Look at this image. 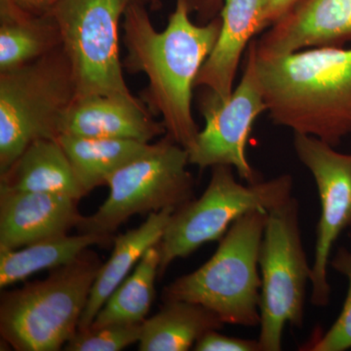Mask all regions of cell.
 Instances as JSON below:
<instances>
[{
    "label": "cell",
    "mask_w": 351,
    "mask_h": 351,
    "mask_svg": "<svg viewBox=\"0 0 351 351\" xmlns=\"http://www.w3.org/2000/svg\"><path fill=\"white\" fill-rule=\"evenodd\" d=\"M195 351H263L258 339L228 337L219 334L217 330L207 332L197 341Z\"/></svg>",
    "instance_id": "cell-25"
},
{
    "label": "cell",
    "mask_w": 351,
    "mask_h": 351,
    "mask_svg": "<svg viewBox=\"0 0 351 351\" xmlns=\"http://www.w3.org/2000/svg\"><path fill=\"white\" fill-rule=\"evenodd\" d=\"M293 145L298 158L313 175L319 195L320 218L309 282L311 304L326 307L331 297L328 265L332 246L351 226V154L304 134L294 133Z\"/></svg>",
    "instance_id": "cell-11"
},
{
    "label": "cell",
    "mask_w": 351,
    "mask_h": 351,
    "mask_svg": "<svg viewBox=\"0 0 351 351\" xmlns=\"http://www.w3.org/2000/svg\"><path fill=\"white\" fill-rule=\"evenodd\" d=\"M142 324L110 325L77 330L64 345L66 351H120L137 343Z\"/></svg>",
    "instance_id": "cell-24"
},
{
    "label": "cell",
    "mask_w": 351,
    "mask_h": 351,
    "mask_svg": "<svg viewBox=\"0 0 351 351\" xmlns=\"http://www.w3.org/2000/svg\"><path fill=\"white\" fill-rule=\"evenodd\" d=\"M134 3L154 5L158 0H61L50 11L71 62L76 98L110 95L137 100L123 76L119 44V25Z\"/></svg>",
    "instance_id": "cell-7"
},
{
    "label": "cell",
    "mask_w": 351,
    "mask_h": 351,
    "mask_svg": "<svg viewBox=\"0 0 351 351\" xmlns=\"http://www.w3.org/2000/svg\"><path fill=\"white\" fill-rule=\"evenodd\" d=\"M188 4L177 0L167 27L157 32L145 3L129 6L122 19L127 55L122 66L144 73L149 86L141 100L154 115H161L169 136L189 151L199 129L191 112L193 91L201 68L211 54L221 27V16L204 25L189 18Z\"/></svg>",
    "instance_id": "cell-1"
},
{
    "label": "cell",
    "mask_w": 351,
    "mask_h": 351,
    "mask_svg": "<svg viewBox=\"0 0 351 351\" xmlns=\"http://www.w3.org/2000/svg\"><path fill=\"white\" fill-rule=\"evenodd\" d=\"M188 164L189 152L165 135L151 152L110 176V195L93 215L83 216L78 232L112 235L135 215L186 204L195 198Z\"/></svg>",
    "instance_id": "cell-9"
},
{
    "label": "cell",
    "mask_w": 351,
    "mask_h": 351,
    "mask_svg": "<svg viewBox=\"0 0 351 351\" xmlns=\"http://www.w3.org/2000/svg\"><path fill=\"white\" fill-rule=\"evenodd\" d=\"M57 140L66 152L76 179L86 195L98 186L107 184L110 176L145 156L154 147V144L124 138L61 135Z\"/></svg>",
    "instance_id": "cell-20"
},
{
    "label": "cell",
    "mask_w": 351,
    "mask_h": 351,
    "mask_svg": "<svg viewBox=\"0 0 351 351\" xmlns=\"http://www.w3.org/2000/svg\"><path fill=\"white\" fill-rule=\"evenodd\" d=\"M62 45L54 18L36 15L0 0V71L17 68Z\"/></svg>",
    "instance_id": "cell-18"
},
{
    "label": "cell",
    "mask_w": 351,
    "mask_h": 351,
    "mask_svg": "<svg viewBox=\"0 0 351 351\" xmlns=\"http://www.w3.org/2000/svg\"><path fill=\"white\" fill-rule=\"evenodd\" d=\"M76 98L63 46L22 66L0 71V174L38 138H58Z\"/></svg>",
    "instance_id": "cell-5"
},
{
    "label": "cell",
    "mask_w": 351,
    "mask_h": 351,
    "mask_svg": "<svg viewBox=\"0 0 351 351\" xmlns=\"http://www.w3.org/2000/svg\"><path fill=\"white\" fill-rule=\"evenodd\" d=\"M257 68L267 112L276 125L334 147L350 135L351 47L257 54Z\"/></svg>",
    "instance_id": "cell-2"
},
{
    "label": "cell",
    "mask_w": 351,
    "mask_h": 351,
    "mask_svg": "<svg viewBox=\"0 0 351 351\" xmlns=\"http://www.w3.org/2000/svg\"><path fill=\"white\" fill-rule=\"evenodd\" d=\"M302 0H267L265 29L278 22Z\"/></svg>",
    "instance_id": "cell-27"
},
{
    "label": "cell",
    "mask_w": 351,
    "mask_h": 351,
    "mask_svg": "<svg viewBox=\"0 0 351 351\" xmlns=\"http://www.w3.org/2000/svg\"><path fill=\"white\" fill-rule=\"evenodd\" d=\"M267 2L223 0L218 40L196 77L195 88H206L219 101L230 98L244 51L265 29Z\"/></svg>",
    "instance_id": "cell-15"
},
{
    "label": "cell",
    "mask_w": 351,
    "mask_h": 351,
    "mask_svg": "<svg viewBox=\"0 0 351 351\" xmlns=\"http://www.w3.org/2000/svg\"><path fill=\"white\" fill-rule=\"evenodd\" d=\"M267 218L269 212L256 209L237 219L219 239L213 257L164 287L163 302H195L225 324L260 326L258 256Z\"/></svg>",
    "instance_id": "cell-3"
},
{
    "label": "cell",
    "mask_w": 351,
    "mask_h": 351,
    "mask_svg": "<svg viewBox=\"0 0 351 351\" xmlns=\"http://www.w3.org/2000/svg\"><path fill=\"white\" fill-rule=\"evenodd\" d=\"M174 212L173 208H167L151 213L138 228L114 237L112 255L97 274L77 330L91 326L97 313L145 252L158 245Z\"/></svg>",
    "instance_id": "cell-16"
},
{
    "label": "cell",
    "mask_w": 351,
    "mask_h": 351,
    "mask_svg": "<svg viewBox=\"0 0 351 351\" xmlns=\"http://www.w3.org/2000/svg\"><path fill=\"white\" fill-rule=\"evenodd\" d=\"M258 267L262 286L258 339L263 351H280L286 325L304 326L306 285L311 274L302 244L300 204L294 196L269 212Z\"/></svg>",
    "instance_id": "cell-8"
},
{
    "label": "cell",
    "mask_w": 351,
    "mask_h": 351,
    "mask_svg": "<svg viewBox=\"0 0 351 351\" xmlns=\"http://www.w3.org/2000/svg\"><path fill=\"white\" fill-rule=\"evenodd\" d=\"M77 202L57 193L0 188V251L68 234L83 218Z\"/></svg>",
    "instance_id": "cell-12"
},
{
    "label": "cell",
    "mask_w": 351,
    "mask_h": 351,
    "mask_svg": "<svg viewBox=\"0 0 351 351\" xmlns=\"http://www.w3.org/2000/svg\"><path fill=\"white\" fill-rule=\"evenodd\" d=\"M330 265L348 279V289L345 304L334 324L324 335L318 337L302 350L345 351L351 348V247H341L330 260Z\"/></svg>",
    "instance_id": "cell-23"
},
{
    "label": "cell",
    "mask_w": 351,
    "mask_h": 351,
    "mask_svg": "<svg viewBox=\"0 0 351 351\" xmlns=\"http://www.w3.org/2000/svg\"><path fill=\"white\" fill-rule=\"evenodd\" d=\"M293 189L290 174L242 184L232 166H213L203 195L178 208L171 217L158 243L159 276L177 258L188 257L208 242L219 241L237 219L252 210L269 212L287 202Z\"/></svg>",
    "instance_id": "cell-6"
},
{
    "label": "cell",
    "mask_w": 351,
    "mask_h": 351,
    "mask_svg": "<svg viewBox=\"0 0 351 351\" xmlns=\"http://www.w3.org/2000/svg\"><path fill=\"white\" fill-rule=\"evenodd\" d=\"M0 188L57 193L77 201L86 195L57 138L32 142L9 169L0 174Z\"/></svg>",
    "instance_id": "cell-17"
},
{
    "label": "cell",
    "mask_w": 351,
    "mask_h": 351,
    "mask_svg": "<svg viewBox=\"0 0 351 351\" xmlns=\"http://www.w3.org/2000/svg\"><path fill=\"white\" fill-rule=\"evenodd\" d=\"M103 262L89 249L43 280L1 294L0 334L17 351H57L75 334Z\"/></svg>",
    "instance_id": "cell-4"
},
{
    "label": "cell",
    "mask_w": 351,
    "mask_h": 351,
    "mask_svg": "<svg viewBox=\"0 0 351 351\" xmlns=\"http://www.w3.org/2000/svg\"><path fill=\"white\" fill-rule=\"evenodd\" d=\"M16 5L36 15H47L61 0H11Z\"/></svg>",
    "instance_id": "cell-28"
},
{
    "label": "cell",
    "mask_w": 351,
    "mask_h": 351,
    "mask_svg": "<svg viewBox=\"0 0 351 351\" xmlns=\"http://www.w3.org/2000/svg\"><path fill=\"white\" fill-rule=\"evenodd\" d=\"M165 134L163 122L152 119V113L141 99L110 95L76 98L59 128V136L124 138L147 144Z\"/></svg>",
    "instance_id": "cell-14"
},
{
    "label": "cell",
    "mask_w": 351,
    "mask_h": 351,
    "mask_svg": "<svg viewBox=\"0 0 351 351\" xmlns=\"http://www.w3.org/2000/svg\"><path fill=\"white\" fill-rule=\"evenodd\" d=\"M191 12L197 14L200 25L207 24L218 17L223 8V0H184Z\"/></svg>",
    "instance_id": "cell-26"
},
{
    "label": "cell",
    "mask_w": 351,
    "mask_h": 351,
    "mask_svg": "<svg viewBox=\"0 0 351 351\" xmlns=\"http://www.w3.org/2000/svg\"><path fill=\"white\" fill-rule=\"evenodd\" d=\"M112 235L78 232L58 235L17 249L0 251V288L25 280L45 269H54L75 261L90 247L110 246Z\"/></svg>",
    "instance_id": "cell-21"
},
{
    "label": "cell",
    "mask_w": 351,
    "mask_h": 351,
    "mask_svg": "<svg viewBox=\"0 0 351 351\" xmlns=\"http://www.w3.org/2000/svg\"><path fill=\"white\" fill-rule=\"evenodd\" d=\"M258 54L276 56L351 43V0H302L257 39Z\"/></svg>",
    "instance_id": "cell-13"
},
{
    "label": "cell",
    "mask_w": 351,
    "mask_h": 351,
    "mask_svg": "<svg viewBox=\"0 0 351 351\" xmlns=\"http://www.w3.org/2000/svg\"><path fill=\"white\" fill-rule=\"evenodd\" d=\"M159 263L160 254L156 245L145 252L133 274L115 289L89 328L142 324L156 297Z\"/></svg>",
    "instance_id": "cell-22"
},
{
    "label": "cell",
    "mask_w": 351,
    "mask_h": 351,
    "mask_svg": "<svg viewBox=\"0 0 351 351\" xmlns=\"http://www.w3.org/2000/svg\"><path fill=\"white\" fill-rule=\"evenodd\" d=\"M225 323L213 311L186 301L163 302L158 313L142 323L140 351H186L207 332Z\"/></svg>",
    "instance_id": "cell-19"
},
{
    "label": "cell",
    "mask_w": 351,
    "mask_h": 351,
    "mask_svg": "<svg viewBox=\"0 0 351 351\" xmlns=\"http://www.w3.org/2000/svg\"><path fill=\"white\" fill-rule=\"evenodd\" d=\"M257 54V39H253L247 48L241 80L228 100L219 101L208 89L201 95L199 110L205 126L189 151V164L200 169L232 166L248 184L261 180L247 158V142L258 115L267 112Z\"/></svg>",
    "instance_id": "cell-10"
}]
</instances>
